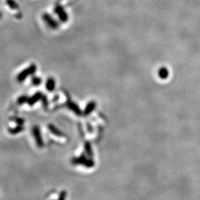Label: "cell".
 <instances>
[{"instance_id":"cell-2","label":"cell","mask_w":200,"mask_h":200,"mask_svg":"<svg viewBox=\"0 0 200 200\" xmlns=\"http://www.w3.org/2000/svg\"><path fill=\"white\" fill-rule=\"evenodd\" d=\"M42 20L45 22L46 25L51 29L56 30V29H57L59 27V25L58 23V22L56 19H54L51 14H47V13L44 14L42 15Z\"/></svg>"},{"instance_id":"cell-6","label":"cell","mask_w":200,"mask_h":200,"mask_svg":"<svg viewBox=\"0 0 200 200\" xmlns=\"http://www.w3.org/2000/svg\"><path fill=\"white\" fill-rule=\"evenodd\" d=\"M67 106H68V108H69L70 110H72V111L74 112V113H75L77 115H81L82 113L81 110H80L79 107L75 103H74V102L72 101H68V103H67Z\"/></svg>"},{"instance_id":"cell-17","label":"cell","mask_w":200,"mask_h":200,"mask_svg":"<svg viewBox=\"0 0 200 200\" xmlns=\"http://www.w3.org/2000/svg\"><path fill=\"white\" fill-rule=\"evenodd\" d=\"M65 197H66V193L65 192V191H62V193L60 194V196H59V199H65Z\"/></svg>"},{"instance_id":"cell-1","label":"cell","mask_w":200,"mask_h":200,"mask_svg":"<svg viewBox=\"0 0 200 200\" xmlns=\"http://www.w3.org/2000/svg\"><path fill=\"white\" fill-rule=\"evenodd\" d=\"M36 71V66L34 64H32L30 65L28 68H27L26 69L23 70L21 73L18 74L17 76V81L22 82L24 81L25 79L27 78L29 75H32V74H34Z\"/></svg>"},{"instance_id":"cell-18","label":"cell","mask_w":200,"mask_h":200,"mask_svg":"<svg viewBox=\"0 0 200 200\" xmlns=\"http://www.w3.org/2000/svg\"><path fill=\"white\" fill-rule=\"evenodd\" d=\"M2 14L1 12H0V19L2 18Z\"/></svg>"},{"instance_id":"cell-11","label":"cell","mask_w":200,"mask_h":200,"mask_svg":"<svg viewBox=\"0 0 200 200\" xmlns=\"http://www.w3.org/2000/svg\"><path fill=\"white\" fill-rule=\"evenodd\" d=\"M22 131H23V127L21 125H18V126L16 127V128H10L8 131H9L10 134H13V135H15V134H19V133L22 132Z\"/></svg>"},{"instance_id":"cell-7","label":"cell","mask_w":200,"mask_h":200,"mask_svg":"<svg viewBox=\"0 0 200 200\" xmlns=\"http://www.w3.org/2000/svg\"><path fill=\"white\" fill-rule=\"evenodd\" d=\"M42 94L40 92H37V93H35L34 95L31 96L30 98H28V100H27V103H28L30 105H34L36 102H38L39 100L42 99Z\"/></svg>"},{"instance_id":"cell-8","label":"cell","mask_w":200,"mask_h":200,"mask_svg":"<svg viewBox=\"0 0 200 200\" xmlns=\"http://www.w3.org/2000/svg\"><path fill=\"white\" fill-rule=\"evenodd\" d=\"M48 127L49 131H51L52 134H54V135L57 136H64V134L62 133V131L58 129V128H56L55 125H53V124H49Z\"/></svg>"},{"instance_id":"cell-16","label":"cell","mask_w":200,"mask_h":200,"mask_svg":"<svg viewBox=\"0 0 200 200\" xmlns=\"http://www.w3.org/2000/svg\"><path fill=\"white\" fill-rule=\"evenodd\" d=\"M14 120L16 121V122H17V124H19V125H22L23 123H24V120H23L22 119H21V118L18 117V118H16Z\"/></svg>"},{"instance_id":"cell-10","label":"cell","mask_w":200,"mask_h":200,"mask_svg":"<svg viewBox=\"0 0 200 200\" xmlns=\"http://www.w3.org/2000/svg\"><path fill=\"white\" fill-rule=\"evenodd\" d=\"M94 107H95V103H94L91 102V103H88V104H87V105L86 106L85 109H84V115H88L89 113H91L92 110L94 109Z\"/></svg>"},{"instance_id":"cell-14","label":"cell","mask_w":200,"mask_h":200,"mask_svg":"<svg viewBox=\"0 0 200 200\" xmlns=\"http://www.w3.org/2000/svg\"><path fill=\"white\" fill-rule=\"evenodd\" d=\"M27 100H28V97H27V96H22L18 99L17 103H18V104H19V105H22V104H24L25 103H26V102L27 103Z\"/></svg>"},{"instance_id":"cell-5","label":"cell","mask_w":200,"mask_h":200,"mask_svg":"<svg viewBox=\"0 0 200 200\" xmlns=\"http://www.w3.org/2000/svg\"><path fill=\"white\" fill-rule=\"evenodd\" d=\"M73 162L74 163V164H82L83 165H85L87 166V167H91V166H93V162L91 161V160H87L86 158H84L83 156H82V157H78V158H75L74 160H73Z\"/></svg>"},{"instance_id":"cell-12","label":"cell","mask_w":200,"mask_h":200,"mask_svg":"<svg viewBox=\"0 0 200 200\" xmlns=\"http://www.w3.org/2000/svg\"><path fill=\"white\" fill-rule=\"evenodd\" d=\"M7 5L11 9L15 10L19 8V5L14 0H7Z\"/></svg>"},{"instance_id":"cell-3","label":"cell","mask_w":200,"mask_h":200,"mask_svg":"<svg viewBox=\"0 0 200 200\" xmlns=\"http://www.w3.org/2000/svg\"><path fill=\"white\" fill-rule=\"evenodd\" d=\"M55 13L56 14V15L59 17V19L62 22H66L68 20V15L67 14L66 11H65L63 8H62L61 5H57L55 7L54 9Z\"/></svg>"},{"instance_id":"cell-15","label":"cell","mask_w":200,"mask_h":200,"mask_svg":"<svg viewBox=\"0 0 200 200\" xmlns=\"http://www.w3.org/2000/svg\"><path fill=\"white\" fill-rule=\"evenodd\" d=\"M84 146H85V151H86V152H87V155H89V156L92 155L91 148H90V144H89L88 142H87V143H85V145Z\"/></svg>"},{"instance_id":"cell-9","label":"cell","mask_w":200,"mask_h":200,"mask_svg":"<svg viewBox=\"0 0 200 200\" xmlns=\"http://www.w3.org/2000/svg\"><path fill=\"white\" fill-rule=\"evenodd\" d=\"M56 87V82L53 78L48 79L46 82V89L48 91H53Z\"/></svg>"},{"instance_id":"cell-4","label":"cell","mask_w":200,"mask_h":200,"mask_svg":"<svg viewBox=\"0 0 200 200\" xmlns=\"http://www.w3.org/2000/svg\"><path fill=\"white\" fill-rule=\"evenodd\" d=\"M32 132H33V137H34L35 140H36V144L39 146V147H42L44 145V142L42 139V135H41L40 130L38 126L33 127V130H32Z\"/></svg>"},{"instance_id":"cell-13","label":"cell","mask_w":200,"mask_h":200,"mask_svg":"<svg viewBox=\"0 0 200 200\" xmlns=\"http://www.w3.org/2000/svg\"><path fill=\"white\" fill-rule=\"evenodd\" d=\"M41 82H42V79H41V78H39V77H33V78H32V83H33V85L35 86L39 85V84H41Z\"/></svg>"}]
</instances>
